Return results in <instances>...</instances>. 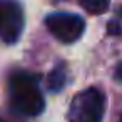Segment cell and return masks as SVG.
Wrapping results in <instances>:
<instances>
[{
  "label": "cell",
  "instance_id": "obj_9",
  "mask_svg": "<svg viewBox=\"0 0 122 122\" xmlns=\"http://www.w3.org/2000/svg\"><path fill=\"white\" fill-rule=\"evenodd\" d=\"M119 15H120V17H122V9H119Z\"/></svg>",
  "mask_w": 122,
  "mask_h": 122
},
{
  "label": "cell",
  "instance_id": "obj_8",
  "mask_svg": "<svg viewBox=\"0 0 122 122\" xmlns=\"http://www.w3.org/2000/svg\"><path fill=\"white\" fill-rule=\"evenodd\" d=\"M115 79L117 80H122V64L117 67V70H115Z\"/></svg>",
  "mask_w": 122,
  "mask_h": 122
},
{
  "label": "cell",
  "instance_id": "obj_7",
  "mask_svg": "<svg viewBox=\"0 0 122 122\" xmlns=\"http://www.w3.org/2000/svg\"><path fill=\"white\" fill-rule=\"evenodd\" d=\"M107 29H109L107 32H109L110 35H117V34H120V30H122V29H120V25H119L117 22H110V24L107 25Z\"/></svg>",
  "mask_w": 122,
  "mask_h": 122
},
{
  "label": "cell",
  "instance_id": "obj_1",
  "mask_svg": "<svg viewBox=\"0 0 122 122\" xmlns=\"http://www.w3.org/2000/svg\"><path fill=\"white\" fill-rule=\"evenodd\" d=\"M9 97L12 109L22 115H39L45 107V100L37 79L22 70L10 75Z\"/></svg>",
  "mask_w": 122,
  "mask_h": 122
},
{
  "label": "cell",
  "instance_id": "obj_3",
  "mask_svg": "<svg viewBox=\"0 0 122 122\" xmlns=\"http://www.w3.org/2000/svg\"><path fill=\"white\" fill-rule=\"evenodd\" d=\"M45 27L57 40L64 44H72L82 37L85 30V22L77 14L55 12L45 17Z\"/></svg>",
  "mask_w": 122,
  "mask_h": 122
},
{
  "label": "cell",
  "instance_id": "obj_11",
  "mask_svg": "<svg viewBox=\"0 0 122 122\" xmlns=\"http://www.w3.org/2000/svg\"><path fill=\"white\" fill-rule=\"evenodd\" d=\"M0 122H4V120H2V119H0Z\"/></svg>",
  "mask_w": 122,
  "mask_h": 122
},
{
  "label": "cell",
  "instance_id": "obj_5",
  "mask_svg": "<svg viewBox=\"0 0 122 122\" xmlns=\"http://www.w3.org/2000/svg\"><path fill=\"white\" fill-rule=\"evenodd\" d=\"M65 80H67V74H65V65L64 64H59L55 65L50 74L47 75V89L50 92H60L65 85Z\"/></svg>",
  "mask_w": 122,
  "mask_h": 122
},
{
  "label": "cell",
  "instance_id": "obj_4",
  "mask_svg": "<svg viewBox=\"0 0 122 122\" xmlns=\"http://www.w3.org/2000/svg\"><path fill=\"white\" fill-rule=\"evenodd\" d=\"M24 10L17 0H0V39L15 44L24 30Z\"/></svg>",
  "mask_w": 122,
  "mask_h": 122
},
{
  "label": "cell",
  "instance_id": "obj_6",
  "mask_svg": "<svg viewBox=\"0 0 122 122\" xmlns=\"http://www.w3.org/2000/svg\"><path fill=\"white\" fill-rule=\"evenodd\" d=\"M79 4L85 12H89L92 15L105 14L109 9V0H79Z\"/></svg>",
  "mask_w": 122,
  "mask_h": 122
},
{
  "label": "cell",
  "instance_id": "obj_10",
  "mask_svg": "<svg viewBox=\"0 0 122 122\" xmlns=\"http://www.w3.org/2000/svg\"><path fill=\"white\" fill-rule=\"evenodd\" d=\"M120 122H122V115H120Z\"/></svg>",
  "mask_w": 122,
  "mask_h": 122
},
{
  "label": "cell",
  "instance_id": "obj_2",
  "mask_svg": "<svg viewBox=\"0 0 122 122\" xmlns=\"http://www.w3.org/2000/svg\"><path fill=\"white\" fill-rule=\"evenodd\" d=\"M104 94L97 87H89L79 92L69 107L70 122H102Z\"/></svg>",
  "mask_w": 122,
  "mask_h": 122
}]
</instances>
